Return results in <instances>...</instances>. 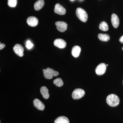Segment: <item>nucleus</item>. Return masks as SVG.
<instances>
[{"label":"nucleus","instance_id":"nucleus-1","mask_svg":"<svg viewBox=\"0 0 123 123\" xmlns=\"http://www.w3.org/2000/svg\"><path fill=\"white\" fill-rule=\"evenodd\" d=\"M106 102L111 106L116 107L118 106L120 103L119 98L116 94H111L107 97Z\"/></svg>","mask_w":123,"mask_h":123},{"label":"nucleus","instance_id":"nucleus-2","mask_svg":"<svg viewBox=\"0 0 123 123\" xmlns=\"http://www.w3.org/2000/svg\"><path fill=\"white\" fill-rule=\"evenodd\" d=\"M76 13L77 17L80 21L84 22L87 21L88 15L85 10L81 8H77Z\"/></svg>","mask_w":123,"mask_h":123},{"label":"nucleus","instance_id":"nucleus-3","mask_svg":"<svg viewBox=\"0 0 123 123\" xmlns=\"http://www.w3.org/2000/svg\"><path fill=\"white\" fill-rule=\"evenodd\" d=\"M85 91L81 89H76L74 91L72 94V97L74 99H80L85 95Z\"/></svg>","mask_w":123,"mask_h":123},{"label":"nucleus","instance_id":"nucleus-4","mask_svg":"<svg viewBox=\"0 0 123 123\" xmlns=\"http://www.w3.org/2000/svg\"><path fill=\"white\" fill-rule=\"evenodd\" d=\"M14 51L16 55L20 57H22L24 55V49L21 44H15L13 48Z\"/></svg>","mask_w":123,"mask_h":123},{"label":"nucleus","instance_id":"nucleus-5","mask_svg":"<svg viewBox=\"0 0 123 123\" xmlns=\"http://www.w3.org/2000/svg\"><path fill=\"white\" fill-rule=\"evenodd\" d=\"M106 69V65L104 63H101L97 66L95 69V72L98 75H102L105 72Z\"/></svg>","mask_w":123,"mask_h":123},{"label":"nucleus","instance_id":"nucleus-6","mask_svg":"<svg viewBox=\"0 0 123 123\" xmlns=\"http://www.w3.org/2000/svg\"><path fill=\"white\" fill-rule=\"evenodd\" d=\"M57 30L61 32H64L67 30L68 24L63 21H57L55 23Z\"/></svg>","mask_w":123,"mask_h":123},{"label":"nucleus","instance_id":"nucleus-7","mask_svg":"<svg viewBox=\"0 0 123 123\" xmlns=\"http://www.w3.org/2000/svg\"><path fill=\"white\" fill-rule=\"evenodd\" d=\"M27 23L30 26L35 27L38 25V18L35 17L31 16L27 18Z\"/></svg>","mask_w":123,"mask_h":123},{"label":"nucleus","instance_id":"nucleus-8","mask_svg":"<svg viewBox=\"0 0 123 123\" xmlns=\"http://www.w3.org/2000/svg\"><path fill=\"white\" fill-rule=\"evenodd\" d=\"M54 11L55 13L61 15H64L66 12V9L59 4H56L55 5Z\"/></svg>","mask_w":123,"mask_h":123},{"label":"nucleus","instance_id":"nucleus-9","mask_svg":"<svg viewBox=\"0 0 123 123\" xmlns=\"http://www.w3.org/2000/svg\"><path fill=\"white\" fill-rule=\"evenodd\" d=\"M54 44L59 48L63 49L66 47V43L64 40L61 39H57L54 41Z\"/></svg>","mask_w":123,"mask_h":123},{"label":"nucleus","instance_id":"nucleus-10","mask_svg":"<svg viewBox=\"0 0 123 123\" xmlns=\"http://www.w3.org/2000/svg\"><path fill=\"white\" fill-rule=\"evenodd\" d=\"M33 104L34 106L38 110L43 111L45 108L44 104L37 98H36L34 100Z\"/></svg>","mask_w":123,"mask_h":123},{"label":"nucleus","instance_id":"nucleus-11","mask_svg":"<svg viewBox=\"0 0 123 123\" xmlns=\"http://www.w3.org/2000/svg\"><path fill=\"white\" fill-rule=\"evenodd\" d=\"M111 22L112 26L115 28H117L119 24V20L118 16L115 13H113L111 16Z\"/></svg>","mask_w":123,"mask_h":123},{"label":"nucleus","instance_id":"nucleus-12","mask_svg":"<svg viewBox=\"0 0 123 123\" xmlns=\"http://www.w3.org/2000/svg\"><path fill=\"white\" fill-rule=\"evenodd\" d=\"M81 49L79 46H74L72 50V55L74 57H77L79 56L80 53Z\"/></svg>","mask_w":123,"mask_h":123},{"label":"nucleus","instance_id":"nucleus-13","mask_svg":"<svg viewBox=\"0 0 123 123\" xmlns=\"http://www.w3.org/2000/svg\"><path fill=\"white\" fill-rule=\"evenodd\" d=\"M44 5L43 0H38L35 2L34 5V8L36 11H38L43 8Z\"/></svg>","mask_w":123,"mask_h":123},{"label":"nucleus","instance_id":"nucleus-14","mask_svg":"<svg viewBox=\"0 0 123 123\" xmlns=\"http://www.w3.org/2000/svg\"><path fill=\"white\" fill-rule=\"evenodd\" d=\"M40 91L44 98L48 99L49 98V90L46 86H43L41 87L40 88Z\"/></svg>","mask_w":123,"mask_h":123},{"label":"nucleus","instance_id":"nucleus-15","mask_svg":"<svg viewBox=\"0 0 123 123\" xmlns=\"http://www.w3.org/2000/svg\"><path fill=\"white\" fill-rule=\"evenodd\" d=\"M55 123H69V121L66 117L60 116L56 119Z\"/></svg>","mask_w":123,"mask_h":123},{"label":"nucleus","instance_id":"nucleus-16","mask_svg":"<svg viewBox=\"0 0 123 123\" xmlns=\"http://www.w3.org/2000/svg\"><path fill=\"white\" fill-rule=\"evenodd\" d=\"M98 37L100 40L104 42H107L110 39V36L107 34H98Z\"/></svg>","mask_w":123,"mask_h":123},{"label":"nucleus","instance_id":"nucleus-17","mask_svg":"<svg viewBox=\"0 0 123 123\" xmlns=\"http://www.w3.org/2000/svg\"><path fill=\"white\" fill-rule=\"evenodd\" d=\"M99 29L103 31H107L108 30L109 27L106 22L105 21H103L99 24Z\"/></svg>","mask_w":123,"mask_h":123},{"label":"nucleus","instance_id":"nucleus-18","mask_svg":"<svg viewBox=\"0 0 123 123\" xmlns=\"http://www.w3.org/2000/svg\"><path fill=\"white\" fill-rule=\"evenodd\" d=\"M53 84L58 87H61L63 85V82L60 78H56L53 81Z\"/></svg>","mask_w":123,"mask_h":123},{"label":"nucleus","instance_id":"nucleus-19","mask_svg":"<svg viewBox=\"0 0 123 123\" xmlns=\"http://www.w3.org/2000/svg\"><path fill=\"white\" fill-rule=\"evenodd\" d=\"M43 75L45 78L47 79H51L53 76L47 70V69H43Z\"/></svg>","mask_w":123,"mask_h":123},{"label":"nucleus","instance_id":"nucleus-20","mask_svg":"<svg viewBox=\"0 0 123 123\" xmlns=\"http://www.w3.org/2000/svg\"><path fill=\"white\" fill-rule=\"evenodd\" d=\"M17 3V0H8V4L9 7H14Z\"/></svg>","mask_w":123,"mask_h":123},{"label":"nucleus","instance_id":"nucleus-21","mask_svg":"<svg viewBox=\"0 0 123 123\" xmlns=\"http://www.w3.org/2000/svg\"><path fill=\"white\" fill-rule=\"evenodd\" d=\"M46 69L53 76H57L59 75V73L57 71H55L53 69L50 68H47Z\"/></svg>","mask_w":123,"mask_h":123},{"label":"nucleus","instance_id":"nucleus-22","mask_svg":"<svg viewBox=\"0 0 123 123\" xmlns=\"http://www.w3.org/2000/svg\"><path fill=\"white\" fill-rule=\"evenodd\" d=\"M33 44L31 42L30 40H28L27 41L26 45V47L28 49H30L33 47Z\"/></svg>","mask_w":123,"mask_h":123},{"label":"nucleus","instance_id":"nucleus-23","mask_svg":"<svg viewBox=\"0 0 123 123\" xmlns=\"http://www.w3.org/2000/svg\"><path fill=\"white\" fill-rule=\"evenodd\" d=\"M5 47V44H3V43H0V50H2L3 48H4Z\"/></svg>","mask_w":123,"mask_h":123},{"label":"nucleus","instance_id":"nucleus-24","mask_svg":"<svg viewBox=\"0 0 123 123\" xmlns=\"http://www.w3.org/2000/svg\"><path fill=\"white\" fill-rule=\"evenodd\" d=\"M119 42L121 43H123V36H121V37L120 38Z\"/></svg>","mask_w":123,"mask_h":123},{"label":"nucleus","instance_id":"nucleus-25","mask_svg":"<svg viewBox=\"0 0 123 123\" xmlns=\"http://www.w3.org/2000/svg\"><path fill=\"white\" fill-rule=\"evenodd\" d=\"M108 66V64H107L106 65V66Z\"/></svg>","mask_w":123,"mask_h":123},{"label":"nucleus","instance_id":"nucleus-26","mask_svg":"<svg viewBox=\"0 0 123 123\" xmlns=\"http://www.w3.org/2000/svg\"><path fill=\"white\" fill-rule=\"evenodd\" d=\"M71 0V1H73V0Z\"/></svg>","mask_w":123,"mask_h":123},{"label":"nucleus","instance_id":"nucleus-27","mask_svg":"<svg viewBox=\"0 0 123 123\" xmlns=\"http://www.w3.org/2000/svg\"><path fill=\"white\" fill-rule=\"evenodd\" d=\"M122 49H123V48H122Z\"/></svg>","mask_w":123,"mask_h":123},{"label":"nucleus","instance_id":"nucleus-28","mask_svg":"<svg viewBox=\"0 0 123 123\" xmlns=\"http://www.w3.org/2000/svg\"></svg>","mask_w":123,"mask_h":123}]
</instances>
